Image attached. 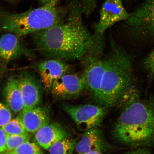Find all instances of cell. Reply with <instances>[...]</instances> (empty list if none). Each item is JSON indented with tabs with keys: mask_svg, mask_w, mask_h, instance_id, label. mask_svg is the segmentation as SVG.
I'll return each instance as SVG.
<instances>
[{
	"mask_svg": "<svg viewBox=\"0 0 154 154\" xmlns=\"http://www.w3.org/2000/svg\"><path fill=\"white\" fill-rule=\"evenodd\" d=\"M60 22L33 34L36 51L50 59L77 60L96 54L92 34L83 23L78 0Z\"/></svg>",
	"mask_w": 154,
	"mask_h": 154,
	"instance_id": "1",
	"label": "cell"
},
{
	"mask_svg": "<svg viewBox=\"0 0 154 154\" xmlns=\"http://www.w3.org/2000/svg\"><path fill=\"white\" fill-rule=\"evenodd\" d=\"M122 110L113 128L115 140L132 149L154 147V100L140 97Z\"/></svg>",
	"mask_w": 154,
	"mask_h": 154,
	"instance_id": "2",
	"label": "cell"
},
{
	"mask_svg": "<svg viewBox=\"0 0 154 154\" xmlns=\"http://www.w3.org/2000/svg\"><path fill=\"white\" fill-rule=\"evenodd\" d=\"M109 51L104 59V72L98 101L107 107L117 106L125 94L136 85L131 56L112 40Z\"/></svg>",
	"mask_w": 154,
	"mask_h": 154,
	"instance_id": "3",
	"label": "cell"
},
{
	"mask_svg": "<svg viewBox=\"0 0 154 154\" xmlns=\"http://www.w3.org/2000/svg\"><path fill=\"white\" fill-rule=\"evenodd\" d=\"M60 0H51L42 7L20 13L0 8V31L19 36L33 34L59 23L65 18L66 9L59 7Z\"/></svg>",
	"mask_w": 154,
	"mask_h": 154,
	"instance_id": "4",
	"label": "cell"
},
{
	"mask_svg": "<svg viewBox=\"0 0 154 154\" xmlns=\"http://www.w3.org/2000/svg\"><path fill=\"white\" fill-rule=\"evenodd\" d=\"M129 15L122 0H106L102 6L100 19L95 25L92 34L95 49L98 54H101L103 51L106 31L116 23L126 20Z\"/></svg>",
	"mask_w": 154,
	"mask_h": 154,
	"instance_id": "5",
	"label": "cell"
},
{
	"mask_svg": "<svg viewBox=\"0 0 154 154\" xmlns=\"http://www.w3.org/2000/svg\"><path fill=\"white\" fill-rule=\"evenodd\" d=\"M126 30L133 36L154 41V0H146L124 21Z\"/></svg>",
	"mask_w": 154,
	"mask_h": 154,
	"instance_id": "6",
	"label": "cell"
},
{
	"mask_svg": "<svg viewBox=\"0 0 154 154\" xmlns=\"http://www.w3.org/2000/svg\"><path fill=\"white\" fill-rule=\"evenodd\" d=\"M63 109L78 126L86 130L96 128L100 124L105 113L103 107L92 105H75L65 104Z\"/></svg>",
	"mask_w": 154,
	"mask_h": 154,
	"instance_id": "7",
	"label": "cell"
},
{
	"mask_svg": "<svg viewBox=\"0 0 154 154\" xmlns=\"http://www.w3.org/2000/svg\"><path fill=\"white\" fill-rule=\"evenodd\" d=\"M85 89L83 73L80 75L69 72L54 82L51 92L58 99H69L80 95Z\"/></svg>",
	"mask_w": 154,
	"mask_h": 154,
	"instance_id": "8",
	"label": "cell"
},
{
	"mask_svg": "<svg viewBox=\"0 0 154 154\" xmlns=\"http://www.w3.org/2000/svg\"><path fill=\"white\" fill-rule=\"evenodd\" d=\"M86 57L85 70L83 73L86 89L98 101L104 72V61L95 56L89 55Z\"/></svg>",
	"mask_w": 154,
	"mask_h": 154,
	"instance_id": "9",
	"label": "cell"
},
{
	"mask_svg": "<svg viewBox=\"0 0 154 154\" xmlns=\"http://www.w3.org/2000/svg\"><path fill=\"white\" fill-rule=\"evenodd\" d=\"M17 79L23 100L24 109L38 106L42 101L41 82L28 72L20 73Z\"/></svg>",
	"mask_w": 154,
	"mask_h": 154,
	"instance_id": "10",
	"label": "cell"
},
{
	"mask_svg": "<svg viewBox=\"0 0 154 154\" xmlns=\"http://www.w3.org/2000/svg\"><path fill=\"white\" fill-rule=\"evenodd\" d=\"M40 82L44 89L51 91L54 82L63 75L70 72V67L63 61L50 59L38 65Z\"/></svg>",
	"mask_w": 154,
	"mask_h": 154,
	"instance_id": "11",
	"label": "cell"
},
{
	"mask_svg": "<svg viewBox=\"0 0 154 154\" xmlns=\"http://www.w3.org/2000/svg\"><path fill=\"white\" fill-rule=\"evenodd\" d=\"M19 36L7 32L0 36V58L8 63L22 57H32V53L24 47Z\"/></svg>",
	"mask_w": 154,
	"mask_h": 154,
	"instance_id": "12",
	"label": "cell"
},
{
	"mask_svg": "<svg viewBox=\"0 0 154 154\" xmlns=\"http://www.w3.org/2000/svg\"><path fill=\"white\" fill-rule=\"evenodd\" d=\"M35 138L38 145L48 150L54 144L69 138V132L60 124L53 122L44 125L35 133Z\"/></svg>",
	"mask_w": 154,
	"mask_h": 154,
	"instance_id": "13",
	"label": "cell"
},
{
	"mask_svg": "<svg viewBox=\"0 0 154 154\" xmlns=\"http://www.w3.org/2000/svg\"><path fill=\"white\" fill-rule=\"evenodd\" d=\"M17 117L22 121L28 133H35L42 126L49 122L48 111L38 106L23 109Z\"/></svg>",
	"mask_w": 154,
	"mask_h": 154,
	"instance_id": "14",
	"label": "cell"
},
{
	"mask_svg": "<svg viewBox=\"0 0 154 154\" xmlns=\"http://www.w3.org/2000/svg\"><path fill=\"white\" fill-rule=\"evenodd\" d=\"M6 105L13 113H20L24 109L23 100L17 78L8 79L3 89Z\"/></svg>",
	"mask_w": 154,
	"mask_h": 154,
	"instance_id": "15",
	"label": "cell"
},
{
	"mask_svg": "<svg viewBox=\"0 0 154 154\" xmlns=\"http://www.w3.org/2000/svg\"><path fill=\"white\" fill-rule=\"evenodd\" d=\"M105 143L100 131L96 128L86 130L81 139L76 143L77 153H82L91 151H101L105 149Z\"/></svg>",
	"mask_w": 154,
	"mask_h": 154,
	"instance_id": "16",
	"label": "cell"
},
{
	"mask_svg": "<svg viewBox=\"0 0 154 154\" xmlns=\"http://www.w3.org/2000/svg\"><path fill=\"white\" fill-rule=\"evenodd\" d=\"M76 144V140L65 138L54 144L48 149L50 154H72Z\"/></svg>",
	"mask_w": 154,
	"mask_h": 154,
	"instance_id": "17",
	"label": "cell"
},
{
	"mask_svg": "<svg viewBox=\"0 0 154 154\" xmlns=\"http://www.w3.org/2000/svg\"><path fill=\"white\" fill-rule=\"evenodd\" d=\"M1 128L7 135L21 134L27 133L22 121L18 117L11 119Z\"/></svg>",
	"mask_w": 154,
	"mask_h": 154,
	"instance_id": "18",
	"label": "cell"
},
{
	"mask_svg": "<svg viewBox=\"0 0 154 154\" xmlns=\"http://www.w3.org/2000/svg\"><path fill=\"white\" fill-rule=\"evenodd\" d=\"M28 133L18 135H7L6 151H12L24 142L29 140Z\"/></svg>",
	"mask_w": 154,
	"mask_h": 154,
	"instance_id": "19",
	"label": "cell"
},
{
	"mask_svg": "<svg viewBox=\"0 0 154 154\" xmlns=\"http://www.w3.org/2000/svg\"><path fill=\"white\" fill-rule=\"evenodd\" d=\"M12 151L14 154H38L42 152L39 146L29 140L24 142Z\"/></svg>",
	"mask_w": 154,
	"mask_h": 154,
	"instance_id": "20",
	"label": "cell"
},
{
	"mask_svg": "<svg viewBox=\"0 0 154 154\" xmlns=\"http://www.w3.org/2000/svg\"><path fill=\"white\" fill-rule=\"evenodd\" d=\"M143 66L151 82L154 79V49L143 60Z\"/></svg>",
	"mask_w": 154,
	"mask_h": 154,
	"instance_id": "21",
	"label": "cell"
},
{
	"mask_svg": "<svg viewBox=\"0 0 154 154\" xmlns=\"http://www.w3.org/2000/svg\"><path fill=\"white\" fill-rule=\"evenodd\" d=\"M99 0H78L82 14L86 16L91 14L97 5Z\"/></svg>",
	"mask_w": 154,
	"mask_h": 154,
	"instance_id": "22",
	"label": "cell"
},
{
	"mask_svg": "<svg viewBox=\"0 0 154 154\" xmlns=\"http://www.w3.org/2000/svg\"><path fill=\"white\" fill-rule=\"evenodd\" d=\"M12 118L11 111L7 106L0 101V127L7 124Z\"/></svg>",
	"mask_w": 154,
	"mask_h": 154,
	"instance_id": "23",
	"label": "cell"
},
{
	"mask_svg": "<svg viewBox=\"0 0 154 154\" xmlns=\"http://www.w3.org/2000/svg\"><path fill=\"white\" fill-rule=\"evenodd\" d=\"M7 134L0 128V154L6 151Z\"/></svg>",
	"mask_w": 154,
	"mask_h": 154,
	"instance_id": "24",
	"label": "cell"
},
{
	"mask_svg": "<svg viewBox=\"0 0 154 154\" xmlns=\"http://www.w3.org/2000/svg\"><path fill=\"white\" fill-rule=\"evenodd\" d=\"M149 149L146 147L135 148L123 154H153Z\"/></svg>",
	"mask_w": 154,
	"mask_h": 154,
	"instance_id": "25",
	"label": "cell"
},
{
	"mask_svg": "<svg viewBox=\"0 0 154 154\" xmlns=\"http://www.w3.org/2000/svg\"><path fill=\"white\" fill-rule=\"evenodd\" d=\"M78 154H103L101 153V151H91L88 152L82 153H79Z\"/></svg>",
	"mask_w": 154,
	"mask_h": 154,
	"instance_id": "26",
	"label": "cell"
},
{
	"mask_svg": "<svg viewBox=\"0 0 154 154\" xmlns=\"http://www.w3.org/2000/svg\"><path fill=\"white\" fill-rule=\"evenodd\" d=\"M40 2L43 4V5L47 3L48 2H49L51 0H39Z\"/></svg>",
	"mask_w": 154,
	"mask_h": 154,
	"instance_id": "27",
	"label": "cell"
},
{
	"mask_svg": "<svg viewBox=\"0 0 154 154\" xmlns=\"http://www.w3.org/2000/svg\"><path fill=\"white\" fill-rule=\"evenodd\" d=\"M0 154H14L13 151H7V152H4L1 153Z\"/></svg>",
	"mask_w": 154,
	"mask_h": 154,
	"instance_id": "28",
	"label": "cell"
},
{
	"mask_svg": "<svg viewBox=\"0 0 154 154\" xmlns=\"http://www.w3.org/2000/svg\"><path fill=\"white\" fill-rule=\"evenodd\" d=\"M6 1H16V0H5Z\"/></svg>",
	"mask_w": 154,
	"mask_h": 154,
	"instance_id": "29",
	"label": "cell"
},
{
	"mask_svg": "<svg viewBox=\"0 0 154 154\" xmlns=\"http://www.w3.org/2000/svg\"><path fill=\"white\" fill-rule=\"evenodd\" d=\"M38 154H44L42 153V152H41V153H38Z\"/></svg>",
	"mask_w": 154,
	"mask_h": 154,
	"instance_id": "30",
	"label": "cell"
}]
</instances>
